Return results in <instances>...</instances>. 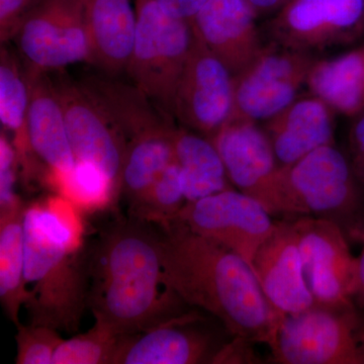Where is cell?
<instances>
[{
  "label": "cell",
  "mask_w": 364,
  "mask_h": 364,
  "mask_svg": "<svg viewBox=\"0 0 364 364\" xmlns=\"http://www.w3.org/2000/svg\"><path fill=\"white\" fill-rule=\"evenodd\" d=\"M88 305L119 336L147 331L183 315L188 306L168 286L161 232L129 215L112 222L87 252Z\"/></svg>",
  "instance_id": "6da1fadb"
},
{
  "label": "cell",
  "mask_w": 364,
  "mask_h": 364,
  "mask_svg": "<svg viewBox=\"0 0 364 364\" xmlns=\"http://www.w3.org/2000/svg\"><path fill=\"white\" fill-rule=\"evenodd\" d=\"M159 229L165 277L183 303L214 316L235 339L269 345L280 314L247 261L181 222Z\"/></svg>",
  "instance_id": "7a4b0ae2"
},
{
  "label": "cell",
  "mask_w": 364,
  "mask_h": 364,
  "mask_svg": "<svg viewBox=\"0 0 364 364\" xmlns=\"http://www.w3.org/2000/svg\"><path fill=\"white\" fill-rule=\"evenodd\" d=\"M26 310L30 324L76 332L88 305L87 252L74 246L65 223L46 208H26Z\"/></svg>",
  "instance_id": "3957f363"
},
{
  "label": "cell",
  "mask_w": 364,
  "mask_h": 364,
  "mask_svg": "<svg viewBox=\"0 0 364 364\" xmlns=\"http://www.w3.org/2000/svg\"><path fill=\"white\" fill-rule=\"evenodd\" d=\"M135 7V42L126 71L136 88L173 117L174 95L195 41L193 28L157 0H136Z\"/></svg>",
  "instance_id": "277c9868"
},
{
  "label": "cell",
  "mask_w": 364,
  "mask_h": 364,
  "mask_svg": "<svg viewBox=\"0 0 364 364\" xmlns=\"http://www.w3.org/2000/svg\"><path fill=\"white\" fill-rule=\"evenodd\" d=\"M351 306L315 305L280 315L268 346L284 364H363Z\"/></svg>",
  "instance_id": "5b68a950"
},
{
  "label": "cell",
  "mask_w": 364,
  "mask_h": 364,
  "mask_svg": "<svg viewBox=\"0 0 364 364\" xmlns=\"http://www.w3.org/2000/svg\"><path fill=\"white\" fill-rule=\"evenodd\" d=\"M53 81L77 165L95 169L107 184L109 196L119 198L127 143L114 117L85 81L76 82L65 75Z\"/></svg>",
  "instance_id": "8992f818"
},
{
  "label": "cell",
  "mask_w": 364,
  "mask_h": 364,
  "mask_svg": "<svg viewBox=\"0 0 364 364\" xmlns=\"http://www.w3.org/2000/svg\"><path fill=\"white\" fill-rule=\"evenodd\" d=\"M356 200L350 165L332 144L318 148L294 164L282 166L273 215L327 218L351 210Z\"/></svg>",
  "instance_id": "52a82bcc"
},
{
  "label": "cell",
  "mask_w": 364,
  "mask_h": 364,
  "mask_svg": "<svg viewBox=\"0 0 364 364\" xmlns=\"http://www.w3.org/2000/svg\"><path fill=\"white\" fill-rule=\"evenodd\" d=\"M13 42L26 67L38 73L93 64L82 0H42Z\"/></svg>",
  "instance_id": "ba28073f"
},
{
  "label": "cell",
  "mask_w": 364,
  "mask_h": 364,
  "mask_svg": "<svg viewBox=\"0 0 364 364\" xmlns=\"http://www.w3.org/2000/svg\"><path fill=\"white\" fill-rule=\"evenodd\" d=\"M315 57L273 43L252 63L234 76L237 119L270 121L298 98L306 85Z\"/></svg>",
  "instance_id": "9c48e42d"
},
{
  "label": "cell",
  "mask_w": 364,
  "mask_h": 364,
  "mask_svg": "<svg viewBox=\"0 0 364 364\" xmlns=\"http://www.w3.org/2000/svg\"><path fill=\"white\" fill-rule=\"evenodd\" d=\"M273 43L315 54L364 35V0H289L268 26Z\"/></svg>",
  "instance_id": "30bf717a"
},
{
  "label": "cell",
  "mask_w": 364,
  "mask_h": 364,
  "mask_svg": "<svg viewBox=\"0 0 364 364\" xmlns=\"http://www.w3.org/2000/svg\"><path fill=\"white\" fill-rule=\"evenodd\" d=\"M176 221L238 254L250 265L277 223L257 200L233 188L186 203Z\"/></svg>",
  "instance_id": "8fae6325"
},
{
  "label": "cell",
  "mask_w": 364,
  "mask_h": 364,
  "mask_svg": "<svg viewBox=\"0 0 364 364\" xmlns=\"http://www.w3.org/2000/svg\"><path fill=\"white\" fill-rule=\"evenodd\" d=\"M233 112V74L195 38L177 85L172 117L184 128L210 139Z\"/></svg>",
  "instance_id": "7c38bea8"
},
{
  "label": "cell",
  "mask_w": 364,
  "mask_h": 364,
  "mask_svg": "<svg viewBox=\"0 0 364 364\" xmlns=\"http://www.w3.org/2000/svg\"><path fill=\"white\" fill-rule=\"evenodd\" d=\"M309 289L318 305L351 306L356 294L358 258L343 233L327 218L301 215L294 221Z\"/></svg>",
  "instance_id": "4fadbf2b"
},
{
  "label": "cell",
  "mask_w": 364,
  "mask_h": 364,
  "mask_svg": "<svg viewBox=\"0 0 364 364\" xmlns=\"http://www.w3.org/2000/svg\"><path fill=\"white\" fill-rule=\"evenodd\" d=\"M198 313H184L147 331L122 336L112 364L222 363L228 344L202 325Z\"/></svg>",
  "instance_id": "5bb4252c"
},
{
  "label": "cell",
  "mask_w": 364,
  "mask_h": 364,
  "mask_svg": "<svg viewBox=\"0 0 364 364\" xmlns=\"http://www.w3.org/2000/svg\"><path fill=\"white\" fill-rule=\"evenodd\" d=\"M210 140L231 183L257 200L273 215L282 166L267 132L256 122L232 117Z\"/></svg>",
  "instance_id": "9a60e30c"
},
{
  "label": "cell",
  "mask_w": 364,
  "mask_h": 364,
  "mask_svg": "<svg viewBox=\"0 0 364 364\" xmlns=\"http://www.w3.org/2000/svg\"><path fill=\"white\" fill-rule=\"evenodd\" d=\"M257 18L246 0H208L191 25L196 39L236 76L265 48Z\"/></svg>",
  "instance_id": "2e32d148"
},
{
  "label": "cell",
  "mask_w": 364,
  "mask_h": 364,
  "mask_svg": "<svg viewBox=\"0 0 364 364\" xmlns=\"http://www.w3.org/2000/svg\"><path fill=\"white\" fill-rule=\"evenodd\" d=\"M251 267L263 294L280 315L299 313L315 305L293 222L277 223L274 231L254 256Z\"/></svg>",
  "instance_id": "e0dca14e"
},
{
  "label": "cell",
  "mask_w": 364,
  "mask_h": 364,
  "mask_svg": "<svg viewBox=\"0 0 364 364\" xmlns=\"http://www.w3.org/2000/svg\"><path fill=\"white\" fill-rule=\"evenodd\" d=\"M47 74L36 72L33 75L26 117L28 141L35 157L68 186L77 161L69 140L63 105L54 81Z\"/></svg>",
  "instance_id": "ac0fdd59"
},
{
  "label": "cell",
  "mask_w": 364,
  "mask_h": 364,
  "mask_svg": "<svg viewBox=\"0 0 364 364\" xmlns=\"http://www.w3.org/2000/svg\"><path fill=\"white\" fill-rule=\"evenodd\" d=\"M334 114L311 95L296 98L268 121L267 132L280 166H289L318 148L334 144Z\"/></svg>",
  "instance_id": "d6986e66"
},
{
  "label": "cell",
  "mask_w": 364,
  "mask_h": 364,
  "mask_svg": "<svg viewBox=\"0 0 364 364\" xmlns=\"http://www.w3.org/2000/svg\"><path fill=\"white\" fill-rule=\"evenodd\" d=\"M93 64L107 73L126 71L135 42L136 7L131 0H82Z\"/></svg>",
  "instance_id": "ffe728a7"
},
{
  "label": "cell",
  "mask_w": 364,
  "mask_h": 364,
  "mask_svg": "<svg viewBox=\"0 0 364 364\" xmlns=\"http://www.w3.org/2000/svg\"><path fill=\"white\" fill-rule=\"evenodd\" d=\"M306 85L333 112L355 117L364 109V45L333 58L315 60Z\"/></svg>",
  "instance_id": "44dd1931"
},
{
  "label": "cell",
  "mask_w": 364,
  "mask_h": 364,
  "mask_svg": "<svg viewBox=\"0 0 364 364\" xmlns=\"http://www.w3.org/2000/svg\"><path fill=\"white\" fill-rule=\"evenodd\" d=\"M18 52L1 45L0 52V121L14 133V145L20 166L28 177L33 155L28 141L26 117L30 107L33 75Z\"/></svg>",
  "instance_id": "7402d4cb"
},
{
  "label": "cell",
  "mask_w": 364,
  "mask_h": 364,
  "mask_svg": "<svg viewBox=\"0 0 364 364\" xmlns=\"http://www.w3.org/2000/svg\"><path fill=\"white\" fill-rule=\"evenodd\" d=\"M173 149L186 202H195L232 188L224 163L210 139L176 126Z\"/></svg>",
  "instance_id": "603a6c76"
},
{
  "label": "cell",
  "mask_w": 364,
  "mask_h": 364,
  "mask_svg": "<svg viewBox=\"0 0 364 364\" xmlns=\"http://www.w3.org/2000/svg\"><path fill=\"white\" fill-rule=\"evenodd\" d=\"M21 203L0 215V299L9 320L20 325L21 306H25V215Z\"/></svg>",
  "instance_id": "cb8c5ba5"
},
{
  "label": "cell",
  "mask_w": 364,
  "mask_h": 364,
  "mask_svg": "<svg viewBox=\"0 0 364 364\" xmlns=\"http://www.w3.org/2000/svg\"><path fill=\"white\" fill-rule=\"evenodd\" d=\"M176 126L127 147L119 196L128 202L129 210L138 205L160 174L173 161Z\"/></svg>",
  "instance_id": "d4e9b609"
},
{
  "label": "cell",
  "mask_w": 364,
  "mask_h": 364,
  "mask_svg": "<svg viewBox=\"0 0 364 364\" xmlns=\"http://www.w3.org/2000/svg\"><path fill=\"white\" fill-rule=\"evenodd\" d=\"M186 203L181 169L174 158L129 215L156 226H166L176 221Z\"/></svg>",
  "instance_id": "484cf974"
},
{
  "label": "cell",
  "mask_w": 364,
  "mask_h": 364,
  "mask_svg": "<svg viewBox=\"0 0 364 364\" xmlns=\"http://www.w3.org/2000/svg\"><path fill=\"white\" fill-rule=\"evenodd\" d=\"M121 337L95 320L87 332L63 340L55 352L53 364H112Z\"/></svg>",
  "instance_id": "4316f807"
},
{
  "label": "cell",
  "mask_w": 364,
  "mask_h": 364,
  "mask_svg": "<svg viewBox=\"0 0 364 364\" xmlns=\"http://www.w3.org/2000/svg\"><path fill=\"white\" fill-rule=\"evenodd\" d=\"M16 329V364H53L55 352L64 340L58 330L21 323Z\"/></svg>",
  "instance_id": "83f0119b"
},
{
  "label": "cell",
  "mask_w": 364,
  "mask_h": 364,
  "mask_svg": "<svg viewBox=\"0 0 364 364\" xmlns=\"http://www.w3.org/2000/svg\"><path fill=\"white\" fill-rule=\"evenodd\" d=\"M20 166L18 152L6 132L0 133V215L23 203L16 195V184Z\"/></svg>",
  "instance_id": "f1b7e54d"
},
{
  "label": "cell",
  "mask_w": 364,
  "mask_h": 364,
  "mask_svg": "<svg viewBox=\"0 0 364 364\" xmlns=\"http://www.w3.org/2000/svg\"><path fill=\"white\" fill-rule=\"evenodd\" d=\"M42 0H0V42L1 45L13 41L28 18Z\"/></svg>",
  "instance_id": "f546056e"
},
{
  "label": "cell",
  "mask_w": 364,
  "mask_h": 364,
  "mask_svg": "<svg viewBox=\"0 0 364 364\" xmlns=\"http://www.w3.org/2000/svg\"><path fill=\"white\" fill-rule=\"evenodd\" d=\"M171 16L191 23L193 16L205 6L208 0H157Z\"/></svg>",
  "instance_id": "4dcf8cb0"
},
{
  "label": "cell",
  "mask_w": 364,
  "mask_h": 364,
  "mask_svg": "<svg viewBox=\"0 0 364 364\" xmlns=\"http://www.w3.org/2000/svg\"><path fill=\"white\" fill-rule=\"evenodd\" d=\"M350 132L352 148L364 167V109L356 114Z\"/></svg>",
  "instance_id": "1f68e13d"
},
{
  "label": "cell",
  "mask_w": 364,
  "mask_h": 364,
  "mask_svg": "<svg viewBox=\"0 0 364 364\" xmlns=\"http://www.w3.org/2000/svg\"><path fill=\"white\" fill-rule=\"evenodd\" d=\"M257 18L272 16L287 4V0H246Z\"/></svg>",
  "instance_id": "d6a6232c"
},
{
  "label": "cell",
  "mask_w": 364,
  "mask_h": 364,
  "mask_svg": "<svg viewBox=\"0 0 364 364\" xmlns=\"http://www.w3.org/2000/svg\"><path fill=\"white\" fill-rule=\"evenodd\" d=\"M356 294L360 296L364 303V249L358 258V269H356Z\"/></svg>",
  "instance_id": "836d02e7"
},
{
  "label": "cell",
  "mask_w": 364,
  "mask_h": 364,
  "mask_svg": "<svg viewBox=\"0 0 364 364\" xmlns=\"http://www.w3.org/2000/svg\"><path fill=\"white\" fill-rule=\"evenodd\" d=\"M363 355H364V346L363 347Z\"/></svg>",
  "instance_id": "e575fe53"
},
{
  "label": "cell",
  "mask_w": 364,
  "mask_h": 364,
  "mask_svg": "<svg viewBox=\"0 0 364 364\" xmlns=\"http://www.w3.org/2000/svg\"><path fill=\"white\" fill-rule=\"evenodd\" d=\"M287 1H289V0H287Z\"/></svg>",
  "instance_id": "d590c367"
}]
</instances>
